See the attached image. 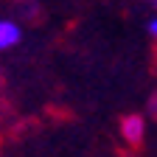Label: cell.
<instances>
[{"label": "cell", "instance_id": "6da1fadb", "mask_svg": "<svg viewBox=\"0 0 157 157\" xmlns=\"http://www.w3.org/2000/svg\"><path fill=\"white\" fill-rule=\"evenodd\" d=\"M121 137L129 143V146H140L143 137H146V118L143 115H126L121 121Z\"/></svg>", "mask_w": 157, "mask_h": 157}, {"label": "cell", "instance_id": "5b68a950", "mask_svg": "<svg viewBox=\"0 0 157 157\" xmlns=\"http://www.w3.org/2000/svg\"><path fill=\"white\" fill-rule=\"evenodd\" d=\"M146 3H149V6H154V11H157V0H146Z\"/></svg>", "mask_w": 157, "mask_h": 157}, {"label": "cell", "instance_id": "277c9868", "mask_svg": "<svg viewBox=\"0 0 157 157\" xmlns=\"http://www.w3.org/2000/svg\"><path fill=\"white\" fill-rule=\"evenodd\" d=\"M149 112H151V115L157 118V95H154V98H151V101H149Z\"/></svg>", "mask_w": 157, "mask_h": 157}, {"label": "cell", "instance_id": "7a4b0ae2", "mask_svg": "<svg viewBox=\"0 0 157 157\" xmlns=\"http://www.w3.org/2000/svg\"><path fill=\"white\" fill-rule=\"evenodd\" d=\"M20 39H23V25H20L17 20L0 17V53L20 45Z\"/></svg>", "mask_w": 157, "mask_h": 157}, {"label": "cell", "instance_id": "3957f363", "mask_svg": "<svg viewBox=\"0 0 157 157\" xmlns=\"http://www.w3.org/2000/svg\"><path fill=\"white\" fill-rule=\"evenodd\" d=\"M146 28H149V36H151V39H157V14L146 23Z\"/></svg>", "mask_w": 157, "mask_h": 157}]
</instances>
